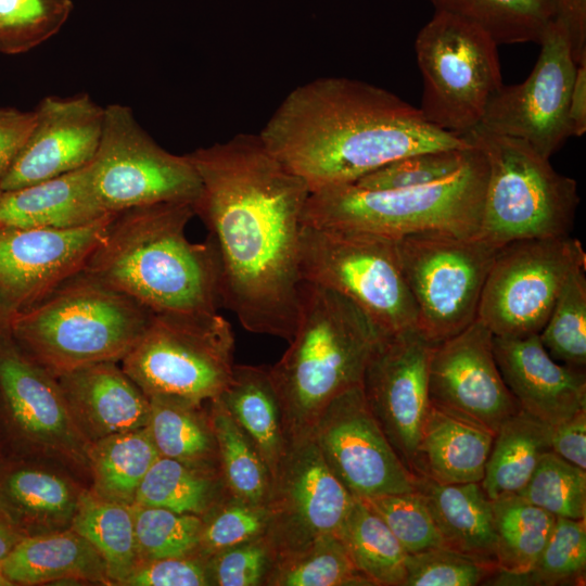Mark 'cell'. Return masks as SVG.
Here are the masks:
<instances>
[{
  "mask_svg": "<svg viewBox=\"0 0 586 586\" xmlns=\"http://www.w3.org/2000/svg\"><path fill=\"white\" fill-rule=\"evenodd\" d=\"M201 190L192 204L218 257L221 307L252 333L292 340L298 318L307 183L259 135L238 133L186 154Z\"/></svg>",
  "mask_w": 586,
  "mask_h": 586,
  "instance_id": "cell-1",
  "label": "cell"
},
{
  "mask_svg": "<svg viewBox=\"0 0 586 586\" xmlns=\"http://www.w3.org/2000/svg\"><path fill=\"white\" fill-rule=\"evenodd\" d=\"M266 149L309 191L354 183L394 160L470 142L431 125L393 92L347 77L294 88L258 133Z\"/></svg>",
  "mask_w": 586,
  "mask_h": 586,
  "instance_id": "cell-2",
  "label": "cell"
},
{
  "mask_svg": "<svg viewBox=\"0 0 586 586\" xmlns=\"http://www.w3.org/2000/svg\"><path fill=\"white\" fill-rule=\"evenodd\" d=\"M190 203H157L116 213L82 272L154 314L217 313L220 272L209 240L192 243Z\"/></svg>",
  "mask_w": 586,
  "mask_h": 586,
  "instance_id": "cell-3",
  "label": "cell"
},
{
  "mask_svg": "<svg viewBox=\"0 0 586 586\" xmlns=\"http://www.w3.org/2000/svg\"><path fill=\"white\" fill-rule=\"evenodd\" d=\"M386 334L349 298L302 281L294 335L269 366L288 442L311 435L326 406L361 384L368 360Z\"/></svg>",
  "mask_w": 586,
  "mask_h": 586,
  "instance_id": "cell-4",
  "label": "cell"
},
{
  "mask_svg": "<svg viewBox=\"0 0 586 586\" xmlns=\"http://www.w3.org/2000/svg\"><path fill=\"white\" fill-rule=\"evenodd\" d=\"M153 313L80 271L27 310L11 317L15 343L53 375L102 361H120Z\"/></svg>",
  "mask_w": 586,
  "mask_h": 586,
  "instance_id": "cell-5",
  "label": "cell"
},
{
  "mask_svg": "<svg viewBox=\"0 0 586 586\" xmlns=\"http://www.w3.org/2000/svg\"><path fill=\"white\" fill-rule=\"evenodd\" d=\"M473 145V144H472ZM487 165L473 150L449 177L421 187L367 190L353 183L309 193L303 225L371 232L392 239L438 231L460 237L479 234Z\"/></svg>",
  "mask_w": 586,
  "mask_h": 586,
  "instance_id": "cell-6",
  "label": "cell"
},
{
  "mask_svg": "<svg viewBox=\"0 0 586 586\" xmlns=\"http://www.w3.org/2000/svg\"><path fill=\"white\" fill-rule=\"evenodd\" d=\"M483 154L487 180L479 237L514 241L569 235L579 203L573 178L559 174L522 140L477 126L463 136Z\"/></svg>",
  "mask_w": 586,
  "mask_h": 586,
  "instance_id": "cell-7",
  "label": "cell"
},
{
  "mask_svg": "<svg viewBox=\"0 0 586 586\" xmlns=\"http://www.w3.org/2000/svg\"><path fill=\"white\" fill-rule=\"evenodd\" d=\"M233 353V330L218 313H153L120 367L148 397L205 403L229 383Z\"/></svg>",
  "mask_w": 586,
  "mask_h": 586,
  "instance_id": "cell-8",
  "label": "cell"
},
{
  "mask_svg": "<svg viewBox=\"0 0 586 586\" xmlns=\"http://www.w3.org/2000/svg\"><path fill=\"white\" fill-rule=\"evenodd\" d=\"M498 44L474 25L435 11L415 40L422 76L420 112L433 126L463 137L504 85Z\"/></svg>",
  "mask_w": 586,
  "mask_h": 586,
  "instance_id": "cell-9",
  "label": "cell"
},
{
  "mask_svg": "<svg viewBox=\"0 0 586 586\" xmlns=\"http://www.w3.org/2000/svg\"><path fill=\"white\" fill-rule=\"evenodd\" d=\"M300 273L303 281L349 298L387 334L417 326V310L395 239L303 225Z\"/></svg>",
  "mask_w": 586,
  "mask_h": 586,
  "instance_id": "cell-10",
  "label": "cell"
},
{
  "mask_svg": "<svg viewBox=\"0 0 586 586\" xmlns=\"http://www.w3.org/2000/svg\"><path fill=\"white\" fill-rule=\"evenodd\" d=\"M404 278L417 310V330L442 342L476 319L482 290L501 247L479 235L438 231L395 239Z\"/></svg>",
  "mask_w": 586,
  "mask_h": 586,
  "instance_id": "cell-11",
  "label": "cell"
},
{
  "mask_svg": "<svg viewBox=\"0 0 586 586\" xmlns=\"http://www.w3.org/2000/svg\"><path fill=\"white\" fill-rule=\"evenodd\" d=\"M89 171L99 202L111 214L157 203L193 204L201 190L188 156L163 149L133 111L119 103L104 107L102 136Z\"/></svg>",
  "mask_w": 586,
  "mask_h": 586,
  "instance_id": "cell-12",
  "label": "cell"
},
{
  "mask_svg": "<svg viewBox=\"0 0 586 586\" xmlns=\"http://www.w3.org/2000/svg\"><path fill=\"white\" fill-rule=\"evenodd\" d=\"M579 267H586V253L570 234L506 244L486 277L476 318L495 336L538 334L566 279Z\"/></svg>",
  "mask_w": 586,
  "mask_h": 586,
  "instance_id": "cell-13",
  "label": "cell"
},
{
  "mask_svg": "<svg viewBox=\"0 0 586 586\" xmlns=\"http://www.w3.org/2000/svg\"><path fill=\"white\" fill-rule=\"evenodd\" d=\"M0 424L4 457L50 455L88 467L89 442L62 388L46 368L0 329Z\"/></svg>",
  "mask_w": 586,
  "mask_h": 586,
  "instance_id": "cell-14",
  "label": "cell"
},
{
  "mask_svg": "<svg viewBox=\"0 0 586 586\" xmlns=\"http://www.w3.org/2000/svg\"><path fill=\"white\" fill-rule=\"evenodd\" d=\"M538 59L521 84L506 86L489 100L483 129L519 139L550 158L571 137L569 101L577 64L564 25L553 18L542 41Z\"/></svg>",
  "mask_w": 586,
  "mask_h": 586,
  "instance_id": "cell-15",
  "label": "cell"
},
{
  "mask_svg": "<svg viewBox=\"0 0 586 586\" xmlns=\"http://www.w3.org/2000/svg\"><path fill=\"white\" fill-rule=\"evenodd\" d=\"M354 497L334 476L311 435L289 442L272 479L264 537L276 561L336 534Z\"/></svg>",
  "mask_w": 586,
  "mask_h": 586,
  "instance_id": "cell-16",
  "label": "cell"
},
{
  "mask_svg": "<svg viewBox=\"0 0 586 586\" xmlns=\"http://www.w3.org/2000/svg\"><path fill=\"white\" fill-rule=\"evenodd\" d=\"M311 436L331 472L354 498L416 492L417 479L370 411L361 385L326 406Z\"/></svg>",
  "mask_w": 586,
  "mask_h": 586,
  "instance_id": "cell-17",
  "label": "cell"
},
{
  "mask_svg": "<svg viewBox=\"0 0 586 586\" xmlns=\"http://www.w3.org/2000/svg\"><path fill=\"white\" fill-rule=\"evenodd\" d=\"M432 347L433 343L416 328L386 334L371 354L360 384L370 411L413 476L419 442L431 408Z\"/></svg>",
  "mask_w": 586,
  "mask_h": 586,
  "instance_id": "cell-18",
  "label": "cell"
},
{
  "mask_svg": "<svg viewBox=\"0 0 586 586\" xmlns=\"http://www.w3.org/2000/svg\"><path fill=\"white\" fill-rule=\"evenodd\" d=\"M494 334L479 318L433 344L429 361L432 407L495 435L520 410L497 366Z\"/></svg>",
  "mask_w": 586,
  "mask_h": 586,
  "instance_id": "cell-19",
  "label": "cell"
},
{
  "mask_svg": "<svg viewBox=\"0 0 586 586\" xmlns=\"http://www.w3.org/2000/svg\"><path fill=\"white\" fill-rule=\"evenodd\" d=\"M114 215L74 229L0 228V306L10 319L80 272Z\"/></svg>",
  "mask_w": 586,
  "mask_h": 586,
  "instance_id": "cell-20",
  "label": "cell"
},
{
  "mask_svg": "<svg viewBox=\"0 0 586 586\" xmlns=\"http://www.w3.org/2000/svg\"><path fill=\"white\" fill-rule=\"evenodd\" d=\"M34 112V126L0 182L1 192L82 168L97 153L104 107L89 94L49 95L38 103Z\"/></svg>",
  "mask_w": 586,
  "mask_h": 586,
  "instance_id": "cell-21",
  "label": "cell"
},
{
  "mask_svg": "<svg viewBox=\"0 0 586 586\" xmlns=\"http://www.w3.org/2000/svg\"><path fill=\"white\" fill-rule=\"evenodd\" d=\"M500 374L520 409L553 426L586 409L585 371L555 360L538 334L495 336Z\"/></svg>",
  "mask_w": 586,
  "mask_h": 586,
  "instance_id": "cell-22",
  "label": "cell"
},
{
  "mask_svg": "<svg viewBox=\"0 0 586 586\" xmlns=\"http://www.w3.org/2000/svg\"><path fill=\"white\" fill-rule=\"evenodd\" d=\"M55 378L89 444L148 425L150 399L116 361L82 366Z\"/></svg>",
  "mask_w": 586,
  "mask_h": 586,
  "instance_id": "cell-23",
  "label": "cell"
},
{
  "mask_svg": "<svg viewBox=\"0 0 586 586\" xmlns=\"http://www.w3.org/2000/svg\"><path fill=\"white\" fill-rule=\"evenodd\" d=\"M82 491L33 458L0 459V510L24 537L69 528Z\"/></svg>",
  "mask_w": 586,
  "mask_h": 586,
  "instance_id": "cell-24",
  "label": "cell"
},
{
  "mask_svg": "<svg viewBox=\"0 0 586 586\" xmlns=\"http://www.w3.org/2000/svg\"><path fill=\"white\" fill-rule=\"evenodd\" d=\"M109 215L93 190L89 165L0 193V228L74 229Z\"/></svg>",
  "mask_w": 586,
  "mask_h": 586,
  "instance_id": "cell-25",
  "label": "cell"
},
{
  "mask_svg": "<svg viewBox=\"0 0 586 586\" xmlns=\"http://www.w3.org/2000/svg\"><path fill=\"white\" fill-rule=\"evenodd\" d=\"M443 547L497 568L492 500L481 483L440 484L417 477Z\"/></svg>",
  "mask_w": 586,
  "mask_h": 586,
  "instance_id": "cell-26",
  "label": "cell"
},
{
  "mask_svg": "<svg viewBox=\"0 0 586 586\" xmlns=\"http://www.w3.org/2000/svg\"><path fill=\"white\" fill-rule=\"evenodd\" d=\"M0 568L11 586L62 579L111 584L99 552L71 527L24 537Z\"/></svg>",
  "mask_w": 586,
  "mask_h": 586,
  "instance_id": "cell-27",
  "label": "cell"
},
{
  "mask_svg": "<svg viewBox=\"0 0 586 586\" xmlns=\"http://www.w3.org/2000/svg\"><path fill=\"white\" fill-rule=\"evenodd\" d=\"M494 435L430 408L417 450V477L440 484L481 483Z\"/></svg>",
  "mask_w": 586,
  "mask_h": 586,
  "instance_id": "cell-28",
  "label": "cell"
},
{
  "mask_svg": "<svg viewBox=\"0 0 586 586\" xmlns=\"http://www.w3.org/2000/svg\"><path fill=\"white\" fill-rule=\"evenodd\" d=\"M217 398L254 443L272 480L289 442L269 366L234 365Z\"/></svg>",
  "mask_w": 586,
  "mask_h": 586,
  "instance_id": "cell-29",
  "label": "cell"
},
{
  "mask_svg": "<svg viewBox=\"0 0 586 586\" xmlns=\"http://www.w3.org/2000/svg\"><path fill=\"white\" fill-rule=\"evenodd\" d=\"M551 426L520 409L494 435L481 486L491 500L518 493L551 451Z\"/></svg>",
  "mask_w": 586,
  "mask_h": 586,
  "instance_id": "cell-30",
  "label": "cell"
},
{
  "mask_svg": "<svg viewBox=\"0 0 586 586\" xmlns=\"http://www.w3.org/2000/svg\"><path fill=\"white\" fill-rule=\"evenodd\" d=\"M148 429L162 457L220 470L209 411L204 403L152 396Z\"/></svg>",
  "mask_w": 586,
  "mask_h": 586,
  "instance_id": "cell-31",
  "label": "cell"
},
{
  "mask_svg": "<svg viewBox=\"0 0 586 586\" xmlns=\"http://www.w3.org/2000/svg\"><path fill=\"white\" fill-rule=\"evenodd\" d=\"M71 528L99 552L111 584L120 585L139 565L131 505L82 491Z\"/></svg>",
  "mask_w": 586,
  "mask_h": 586,
  "instance_id": "cell-32",
  "label": "cell"
},
{
  "mask_svg": "<svg viewBox=\"0 0 586 586\" xmlns=\"http://www.w3.org/2000/svg\"><path fill=\"white\" fill-rule=\"evenodd\" d=\"M229 495L220 470L160 456L140 483L133 504L204 517Z\"/></svg>",
  "mask_w": 586,
  "mask_h": 586,
  "instance_id": "cell-33",
  "label": "cell"
},
{
  "mask_svg": "<svg viewBox=\"0 0 586 586\" xmlns=\"http://www.w3.org/2000/svg\"><path fill=\"white\" fill-rule=\"evenodd\" d=\"M87 457L92 491L105 499L133 505L140 483L160 454L144 426L90 443Z\"/></svg>",
  "mask_w": 586,
  "mask_h": 586,
  "instance_id": "cell-34",
  "label": "cell"
},
{
  "mask_svg": "<svg viewBox=\"0 0 586 586\" xmlns=\"http://www.w3.org/2000/svg\"><path fill=\"white\" fill-rule=\"evenodd\" d=\"M337 536L356 569L377 586H403L407 552L384 521L355 498Z\"/></svg>",
  "mask_w": 586,
  "mask_h": 586,
  "instance_id": "cell-35",
  "label": "cell"
},
{
  "mask_svg": "<svg viewBox=\"0 0 586 586\" xmlns=\"http://www.w3.org/2000/svg\"><path fill=\"white\" fill-rule=\"evenodd\" d=\"M498 571L518 575L528 571L546 546L556 517L520 495L492 500Z\"/></svg>",
  "mask_w": 586,
  "mask_h": 586,
  "instance_id": "cell-36",
  "label": "cell"
},
{
  "mask_svg": "<svg viewBox=\"0 0 586 586\" xmlns=\"http://www.w3.org/2000/svg\"><path fill=\"white\" fill-rule=\"evenodd\" d=\"M435 11L480 28L498 46L539 43L555 18L547 0H430Z\"/></svg>",
  "mask_w": 586,
  "mask_h": 586,
  "instance_id": "cell-37",
  "label": "cell"
},
{
  "mask_svg": "<svg viewBox=\"0 0 586 586\" xmlns=\"http://www.w3.org/2000/svg\"><path fill=\"white\" fill-rule=\"evenodd\" d=\"M208 403L219 468L230 495L266 507L272 480L263 457L222 403L218 398Z\"/></svg>",
  "mask_w": 586,
  "mask_h": 586,
  "instance_id": "cell-38",
  "label": "cell"
},
{
  "mask_svg": "<svg viewBox=\"0 0 586 586\" xmlns=\"http://www.w3.org/2000/svg\"><path fill=\"white\" fill-rule=\"evenodd\" d=\"M266 585L368 586L372 583L356 569L340 537L330 534L276 561Z\"/></svg>",
  "mask_w": 586,
  "mask_h": 586,
  "instance_id": "cell-39",
  "label": "cell"
},
{
  "mask_svg": "<svg viewBox=\"0 0 586 586\" xmlns=\"http://www.w3.org/2000/svg\"><path fill=\"white\" fill-rule=\"evenodd\" d=\"M585 572V519L556 518L546 546L528 571L518 575L498 571L489 582L497 585H582Z\"/></svg>",
  "mask_w": 586,
  "mask_h": 586,
  "instance_id": "cell-40",
  "label": "cell"
},
{
  "mask_svg": "<svg viewBox=\"0 0 586 586\" xmlns=\"http://www.w3.org/2000/svg\"><path fill=\"white\" fill-rule=\"evenodd\" d=\"M586 267L575 269L562 286L539 339L557 361L584 370L586 365Z\"/></svg>",
  "mask_w": 586,
  "mask_h": 586,
  "instance_id": "cell-41",
  "label": "cell"
},
{
  "mask_svg": "<svg viewBox=\"0 0 586 586\" xmlns=\"http://www.w3.org/2000/svg\"><path fill=\"white\" fill-rule=\"evenodd\" d=\"M131 507L139 565L165 558L198 555L202 517L136 504Z\"/></svg>",
  "mask_w": 586,
  "mask_h": 586,
  "instance_id": "cell-42",
  "label": "cell"
},
{
  "mask_svg": "<svg viewBox=\"0 0 586 586\" xmlns=\"http://www.w3.org/2000/svg\"><path fill=\"white\" fill-rule=\"evenodd\" d=\"M73 10L72 0H0V53L28 52L56 35Z\"/></svg>",
  "mask_w": 586,
  "mask_h": 586,
  "instance_id": "cell-43",
  "label": "cell"
},
{
  "mask_svg": "<svg viewBox=\"0 0 586 586\" xmlns=\"http://www.w3.org/2000/svg\"><path fill=\"white\" fill-rule=\"evenodd\" d=\"M515 494L556 518L585 519L586 470L548 451Z\"/></svg>",
  "mask_w": 586,
  "mask_h": 586,
  "instance_id": "cell-44",
  "label": "cell"
},
{
  "mask_svg": "<svg viewBox=\"0 0 586 586\" xmlns=\"http://www.w3.org/2000/svg\"><path fill=\"white\" fill-rule=\"evenodd\" d=\"M472 150L471 144L464 149L410 154L380 166L357 179L353 184L367 190H394L430 184L460 169Z\"/></svg>",
  "mask_w": 586,
  "mask_h": 586,
  "instance_id": "cell-45",
  "label": "cell"
},
{
  "mask_svg": "<svg viewBox=\"0 0 586 586\" xmlns=\"http://www.w3.org/2000/svg\"><path fill=\"white\" fill-rule=\"evenodd\" d=\"M202 519L198 555L209 558L228 548L264 536L268 510L265 506H255L229 495Z\"/></svg>",
  "mask_w": 586,
  "mask_h": 586,
  "instance_id": "cell-46",
  "label": "cell"
},
{
  "mask_svg": "<svg viewBox=\"0 0 586 586\" xmlns=\"http://www.w3.org/2000/svg\"><path fill=\"white\" fill-rule=\"evenodd\" d=\"M362 500L384 521L407 555L443 547L429 508L417 491Z\"/></svg>",
  "mask_w": 586,
  "mask_h": 586,
  "instance_id": "cell-47",
  "label": "cell"
},
{
  "mask_svg": "<svg viewBox=\"0 0 586 586\" xmlns=\"http://www.w3.org/2000/svg\"><path fill=\"white\" fill-rule=\"evenodd\" d=\"M403 586H475L489 582L498 568L446 547L407 555Z\"/></svg>",
  "mask_w": 586,
  "mask_h": 586,
  "instance_id": "cell-48",
  "label": "cell"
},
{
  "mask_svg": "<svg viewBox=\"0 0 586 586\" xmlns=\"http://www.w3.org/2000/svg\"><path fill=\"white\" fill-rule=\"evenodd\" d=\"M212 585L260 586L276 562L275 553L264 536L220 551L209 558Z\"/></svg>",
  "mask_w": 586,
  "mask_h": 586,
  "instance_id": "cell-49",
  "label": "cell"
},
{
  "mask_svg": "<svg viewBox=\"0 0 586 586\" xmlns=\"http://www.w3.org/2000/svg\"><path fill=\"white\" fill-rule=\"evenodd\" d=\"M120 585L207 586L212 578L207 558L192 555L142 563Z\"/></svg>",
  "mask_w": 586,
  "mask_h": 586,
  "instance_id": "cell-50",
  "label": "cell"
},
{
  "mask_svg": "<svg viewBox=\"0 0 586 586\" xmlns=\"http://www.w3.org/2000/svg\"><path fill=\"white\" fill-rule=\"evenodd\" d=\"M34 122V110L0 107V182L25 143Z\"/></svg>",
  "mask_w": 586,
  "mask_h": 586,
  "instance_id": "cell-51",
  "label": "cell"
},
{
  "mask_svg": "<svg viewBox=\"0 0 586 586\" xmlns=\"http://www.w3.org/2000/svg\"><path fill=\"white\" fill-rule=\"evenodd\" d=\"M550 448L557 456L586 470V409L551 426Z\"/></svg>",
  "mask_w": 586,
  "mask_h": 586,
  "instance_id": "cell-52",
  "label": "cell"
},
{
  "mask_svg": "<svg viewBox=\"0 0 586 586\" xmlns=\"http://www.w3.org/2000/svg\"><path fill=\"white\" fill-rule=\"evenodd\" d=\"M569 34L573 59L586 58V0H547Z\"/></svg>",
  "mask_w": 586,
  "mask_h": 586,
  "instance_id": "cell-53",
  "label": "cell"
},
{
  "mask_svg": "<svg viewBox=\"0 0 586 586\" xmlns=\"http://www.w3.org/2000/svg\"><path fill=\"white\" fill-rule=\"evenodd\" d=\"M571 137L586 131V58L576 66L568 111Z\"/></svg>",
  "mask_w": 586,
  "mask_h": 586,
  "instance_id": "cell-54",
  "label": "cell"
},
{
  "mask_svg": "<svg viewBox=\"0 0 586 586\" xmlns=\"http://www.w3.org/2000/svg\"><path fill=\"white\" fill-rule=\"evenodd\" d=\"M24 536L0 510V562L12 551Z\"/></svg>",
  "mask_w": 586,
  "mask_h": 586,
  "instance_id": "cell-55",
  "label": "cell"
},
{
  "mask_svg": "<svg viewBox=\"0 0 586 586\" xmlns=\"http://www.w3.org/2000/svg\"><path fill=\"white\" fill-rule=\"evenodd\" d=\"M10 317L0 306V329H8Z\"/></svg>",
  "mask_w": 586,
  "mask_h": 586,
  "instance_id": "cell-56",
  "label": "cell"
},
{
  "mask_svg": "<svg viewBox=\"0 0 586 586\" xmlns=\"http://www.w3.org/2000/svg\"><path fill=\"white\" fill-rule=\"evenodd\" d=\"M0 586H11V584L3 576L2 572H1V568H0Z\"/></svg>",
  "mask_w": 586,
  "mask_h": 586,
  "instance_id": "cell-57",
  "label": "cell"
},
{
  "mask_svg": "<svg viewBox=\"0 0 586 586\" xmlns=\"http://www.w3.org/2000/svg\"><path fill=\"white\" fill-rule=\"evenodd\" d=\"M4 457L2 434H1V424H0V459Z\"/></svg>",
  "mask_w": 586,
  "mask_h": 586,
  "instance_id": "cell-58",
  "label": "cell"
},
{
  "mask_svg": "<svg viewBox=\"0 0 586 586\" xmlns=\"http://www.w3.org/2000/svg\"><path fill=\"white\" fill-rule=\"evenodd\" d=\"M1 193V192H0Z\"/></svg>",
  "mask_w": 586,
  "mask_h": 586,
  "instance_id": "cell-59",
  "label": "cell"
}]
</instances>
